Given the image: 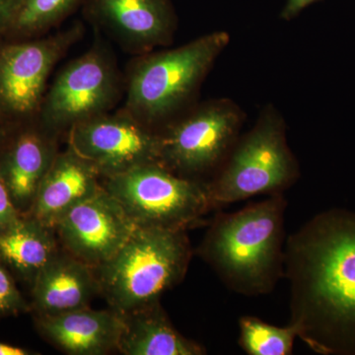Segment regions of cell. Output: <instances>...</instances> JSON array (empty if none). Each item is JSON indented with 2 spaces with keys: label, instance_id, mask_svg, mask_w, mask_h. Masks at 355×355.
I'll return each mask as SVG.
<instances>
[{
  "label": "cell",
  "instance_id": "1",
  "mask_svg": "<svg viewBox=\"0 0 355 355\" xmlns=\"http://www.w3.org/2000/svg\"><path fill=\"white\" fill-rule=\"evenodd\" d=\"M291 324L313 352L355 354V214L329 210L287 239Z\"/></svg>",
  "mask_w": 355,
  "mask_h": 355
},
{
  "label": "cell",
  "instance_id": "2",
  "mask_svg": "<svg viewBox=\"0 0 355 355\" xmlns=\"http://www.w3.org/2000/svg\"><path fill=\"white\" fill-rule=\"evenodd\" d=\"M286 209V198L275 193L212 222L200 254L231 291L263 295L284 277Z\"/></svg>",
  "mask_w": 355,
  "mask_h": 355
},
{
  "label": "cell",
  "instance_id": "3",
  "mask_svg": "<svg viewBox=\"0 0 355 355\" xmlns=\"http://www.w3.org/2000/svg\"><path fill=\"white\" fill-rule=\"evenodd\" d=\"M229 40L228 33L214 32L173 50L137 55L128 67L121 109L157 130L190 101Z\"/></svg>",
  "mask_w": 355,
  "mask_h": 355
},
{
  "label": "cell",
  "instance_id": "4",
  "mask_svg": "<svg viewBox=\"0 0 355 355\" xmlns=\"http://www.w3.org/2000/svg\"><path fill=\"white\" fill-rule=\"evenodd\" d=\"M191 257L186 230L137 227L111 260L96 268L100 295L121 314L150 304L182 282Z\"/></svg>",
  "mask_w": 355,
  "mask_h": 355
},
{
  "label": "cell",
  "instance_id": "5",
  "mask_svg": "<svg viewBox=\"0 0 355 355\" xmlns=\"http://www.w3.org/2000/svg\"><path fill=\"white\" fill-rule=\"evenodd\" d=\"M102 184L137 227L187 231L214 209L207 184L180 176L159 162L104 178Z\"/></svg>",
  "mask_w": 355,
  "mask_h": 355
},
{
  "label": "cell",
  "instance_id": "6",
  "mask_svg": "<svg viewBox=\"0 0 355 355\" xmlns=\"http://www.w3.org/2000/svg\"><path fill=\"white\" fill-rule=\"evenodd\" d=\"M297 177L284 121L275 109L268 108L207 186L214 209H218L259 195L280 193Z\"/></svg>",
  "mask_w": 355,
  "mask_h": 355
},
{
  "label": "cell",
  "instance_id": "7",
  "mask_svg": "<svg viewBox=\"0 0 355 355\" xmlns=\"http://www.w3.org/2000/svg\"><path fill=\"white\" fill-rule=\"evenodd\" d=\"M83 32L76 23L36 38L0 40V123L38 118L51 72Z\"/></svg>",
  "mask_w": 355,
  "mask_h": 355
},
{
  "label": "cell",
  "instance_id": "8",
  "mask_svg": "<svg viewBox=\"0 0 355 355\" xmlns=\"http://www.w3.org/2000/svg\"><path fill=\"white\" fill-rule=\"evenodd\" d=\"M123 88L113 55L95 44L58 72L46 90L38 119L49 130L65 135L77 123L111 112Z\"/></svg>",
  "mask_w": 355,
  "mask_h": 355
},
{
  "label": "cell",
  "instance_id": "9",
  "mask_svg": "<svg viewBox=\"0 0 355 355\" xmlns=\"http://www.w3.org/2000/svg\"><path fill=\"white\" fill-rule=\"evenodd\" d=\"M241 123V112L228 100L202 104L159 130V162L187 178L209 171L227 153Z\"/></svg>",
  "mask_w": 355,
  "mask_h": 355
},
{
  "label": "cell",
  "instance_id": "10",
  "mask_svg": "<svg viewBox=\"0 0 355 355\" xmlns=\"http://www.w3.org/2000/svg\"><path fill=\"white\" fill-rule=\"evenodd\" d=\"M65 135L67 146L94 166L102 179L160 157V132L123 109L77 123Z\"/></svg>",
  "mask_w": 355,
  "mask_h": 355
},
{
  "label": "cell",
  "instance_id": "11",
  "mask_svg": "<svg viewBox=\"0 0 355 355\" xmlns=\"http://www.w3.org/2000/svg\"><path fill=\"white\" fill-rule=\"evenodd\" d=\"M137 228L104 187L53 227L62 249L94 270L111 260Z\"/></svg>",
  "mask_w": 355,
  "mask_h": 355
},
{
  "label": "cell",
  "instance_id": "12",
  "mask_svg": "<svg viewBox=\"0 0 355 355\" xmlns=\"http://www.w3.org/2000/svg\"><path fill=\"white\" fill-rule=\"evenodd\" d=\"M83 16L135 55L169 46L177 29L171 0H83Z\"/></svg>",
  "mask_w": 355,
  "mask_h": 355
},
{
  "label": "cell",
  "instance_id": "13",
  "mask_svg": "<svg viewBox=\"0 0 355 355\" xmlns=\"http://www.w3.org/2000/svg\"><path fill=\"white\" fill-rule=\"evenodd\" d=\"M60 135L38 118L10 125L0 147V175L21 214L31 209L40 184L60 153Z\"/></svg>",
  "mask_w": 355,
  "mask_h": 355
},
{
  "label": "cell",
  "instance_id": "14",
  "mask_svg": "<svg viewBox=\"0 0 355 355\" xmlns=\"http://www.w3.org/2000/svg\"><path fill=\"white\" fill-rule=\"evenodd\" d=\"M101 180L94 166L67 146L53 160L27 216L53 228L67 212L102 188Z\"/></svg>",
  "mask_w": 355,
  "mask_h": 355
},
{
  "label": "cell",
  "instance_id": "15",
  "mask_svg": "<svg viewBox=\"0 0 355 355\" xmlns=\"http://www.w3.org/2000/svg\"><path fill=\"white\" fill-rule=\"evenodd\" d=\"M37 328L42 336L64 354L105 355L118 350L123 314L90 307L53 316L37 315Z\"/></svg>",
  "mask_w": 355,
  "mask_h": 355
},
{
  "label": "cell",
  "instance_id": "16",
  "mask_svg": "<svg viewBox=\"0 0 355 355\" xmlns=\"http://www.w3.org/2000/svg\"><path fill=\"white\" fill-rule=\"evenodd\" d=\"M32 286V307L39 316H53L88 307L100 286L95 270L60 249Z\"/></svg>",
  "mask_w": 355,
  "mask_h": 355
},
{
  "label": "cell",
  "instance_id": "17",
  "mask_svg": "<svg viewBox=\"0 0 355 355\" xmlns=\"http://www.w3.org/2000/svg\"><path fill=\"white\" fill-rule=\"evenodd\" d=\"M118 352L125 355H202L200 343L184 338L173 327L160 301L123 314Z\"/></svg>",
  "mask_w": 355,
  "mask_h": 355
},
{
  "label": "cell",
  "instance_id": "18",
  "mask_svg": "<svg viewBox=\"0 0 355 355\" xmlns=\"http://www.w3.org/2000/svg\"><path fill=\"white\" fill-rule=\"evenodd\" d=\"M60 249L55 229L27 214L0 230V259L31 284Z\"/></svg>",
  "mask_w": 355,
  "mask_h": 355
},
{
  "label": "cell",
  "instance_id": "19",
  "mask_svg": "<svg viewBox=\"0 0 355 355\" xmlns=\"http://www.w3.org/2000/svg\"><path fill=\"white\" fill-rule=\"evenodd\" d=\"M83 0H20L6 40L36 38L64 22Z\"/></svg>",
  "mask_w": 355,
  "mask_h": 355
},
{
  "label": "cell",
  "instance_id": "20",
  "mask_svg": "<svg viewBox=\"0 0 355 355\" xmlns=\"http://www.w3.org/2000/svg\"><path fill=\"white\" fill-rule=\"evenodd\" d=\"M240 345L250 355H289L298 331L293 324L277 327L256 317L240 319Z\"/></svg>",
  "mask_w": 355,
  "mask_h": 355
},
{
  "label": "cell",
  "instance_id": "21",
  "mask_svg": "<svg viewBox=\"0 0 355 355\" xmlns=\"http://www.w3.org/2000/svg\"><path fill=\"white\" fill-rule=\"evenodd\" d=\"M30 308L7 270V266L0 259V316L27 312Z\"/></svg>",
  "mask_w": 355,
  "mask_h": 355
},
{
  "label": "cell",
  "instance_id": "22",
  "mask_svg": "<svg viewBox=\"0 0 355 355\" xmlns=\"http://www.w3.org/2000/svg\"><path fill=\"white\" fill-rule=\"evenodd\" d=\"M21 216L14 205L10 193L0 175V230L12 223Z\"/></svg>",
  "mask_w": 355,
  "mask_h": 355
},
{
  "label": "cell",
  "instance_id": "23",
  "mask_svg": "<svg viewBox=\"0 0 355 355\" xmlns=\"http://www.w3.org/2000/svg\"><path fill=\"white\" fill-rule=\"evenodd\" d=\"M20 0H0V40L3 39L12 24Z\"/></svg>",
  "mask_w": 355,
  "mask_h": 355
},
{
  "label": "cell",
  "instance_id": "24",
  "mask_svg": "<svg viewBox=\"0 0 355 355\" xmlns=\"http://www.w3.org/2000/svg\"><path fill=\"white\" fill-rule=\"evenodd\" d=\"M316 1H319V0H287L286 6L282 10V19H293L303 9Z\"/></svg>",
  "mask_w": 355,
  "mask_h": 355
},
{
  "label": "cell",
  "instance_id": "25",
  "mask_svg": "<svg viewBox=\"0 0 355 355\" xmlns=\"http://www.w3.org/2000/svg\"><path fill=\"white\" fill-rule=\"evenodd\" d=\"M30 352L21 347L0 342V355H28Z\"/></svg>",
  "mask_w": 355,
  "mask_h": 355
},
{
  "label": "cell",
  "instance_id": "26",
  "mask_svg": "<svg viewBox=\"0 0 355 355\" xmlns=\"http://www.w3.org/2000/svg\"><path fill=\"white\" fill-rule=\"evenodd\" d=\"M9 130H10V125L0 123V147H1L3 142L6 141Z\"/></svg>",
  "mask_w": 355,
  "mask_h": 355
},
{
  "label": "cell",
  "instance_id": "27",
  "mask_svg": "<svg viewBox=\"0 0 355 355\" xmlns=\"http://www.w3.org/2000/svg\"></svg>",
  "mask_w": 355,
  "mask_h": 355
}]
</instances>
